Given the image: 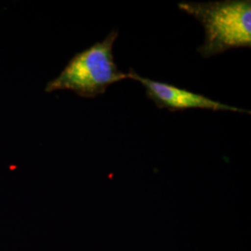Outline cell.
<instances>
[{"label":"cell","instance_id":"6da1fadb","mask_svg":"<svg viewBox=\"0 0 251 251\" xmlns=\"http://www.w3.org/2000/svg\"><path fill=\"white\" fill-rule=\"evenodd\" d=\"M179 9L197 19L205 29V42L198 49L203 58L229 50L251 47V2L225 0L180 2Z\"/></svg>","mask_w":251,"mask_h":251},{"label":"cell","instance_id":"7a4b0ae2","mask_svg":"<svg viewBox=\"0 0 251 251\" xmlns=\"http://www.w3.org/2000/svg\"><path fill=\"white\" fill-rule=\"evenodd\" d=\"M117 31H112L101 42L75 54L61 74L50 81L45 91L70 90L83 98H95L104 94L109 86L127 78L121 72L113 53Z\"/></svg>","mask_w":251,"mask_h":251},{"label":"cell","instance_id":"3957f363","mask_svg":"<svg viewBox=\"0 0 251 251\" xmlns=\"http://www.w3.org/2000/svg\"><path fill=\"white\" fill-rule=\"evenodd\" d=\"M127 78L140 82L146 90V95L160 109H168L171 112L183 111L188 109H203L213 112L228 111L235 113L251 114L250 111L241 108L233 107L223 102L209 99L204 95L195 93L173 85L159 81L151 80L144 77L130 69L126 74Z\"/></svg>","mask_w":251,"mask_h":251}]
</instances>
